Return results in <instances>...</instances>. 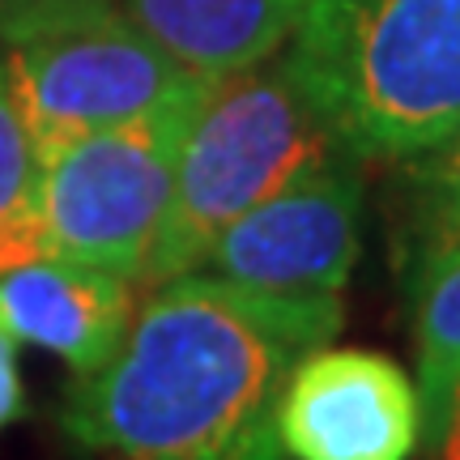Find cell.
<instances>
[{"label":"cell","instance_id":"15","mask_svg":"<svg viewBox=\"0 0 460 460\" xmlns=\"http://www.w3.org/2000/svg\"><path fill=\"white\" fill-rule=\"evenodd\" d=\"M31 4H39V0H0V17L17 13V9H31Z\"/></svg>","mask_w":460,"mask_h":460},{"label":"cell","instance_id":"7","mask_svg":"<svg viewBox=\"0 0 460 460\" xmlns=\"http://www.w3.org/2000/svg\"><path fill=\"white\" fill-rule=\"evenodd\" d=\"M427 435L418 379L362 345H315L278 401L286 460H410Z\"/></svg>","mask_w":460,"mask_h":460},{"label":"cell","instance_id":"14","mask_svg":"<svg viewBox=\"0 0 460 460\" xmlns=\"http://www.w3.org/2000/svg\"><path fill=\"white\" fill-rule=\"evenodd\" d=\"M427 447H430V460H460V393L447 401L439 422L430 427Z\"/></svg>","mask_w":460,"mask_h":460},{"label":"cell","instance_id":"3","mask_svg":"<svg viewBox=\"0 0 460 460\" xmlns=\"http://www.w3.org/2000/svg\"><path fill=\"white\" fill-rule=\"evenodd\" d=\"M341 149L337 132L290 77L281 51L209 82L183 132L171 205L137 286L149 290L200 269L234 217Z\"/></svg>","mask_w":460,"mask_h":460},{"label":"cell","instance_id":"2","mask_svg":"<svg viewBox=\"0 0 460 460\" xmlns=\"http://www.w3.org/2000/svg\"><path fill=\"white\" fill-rule=\"evenodd\" d=\"M281 60L362 166L460 124V0H303Z\"/></svg>","mask_w":460,"mask_h":460},{"label":"cell","instance_id":"5","mask_svg":"<svg viewBox=\"0 0 460 460\" xmlns=\"http://www.w3.org/2000/svg\"><path fill=\"white\" fill-rule=\"evenodd\" d=\"M200 94L85 132L39 163L31 200L48 256L107 269L137 286L171 205L183 132Z\"/></svg>","mask_w":460,"mask_h":460},{"label":"cell","instance_id":"9","mask_svg":"<svg viewBox=\"0 0 460 460\" xmlns=\"http://www.w3.org/2000/svg\"><path fill=\"white\" fill-rule=\"evenodd\" d=\"M124 13L205 82L286 48L303 0H119Z\"/></svg>","mask_w":460,"mask_h":460},{"label":"cell","instance_id":"10","mask_svg":"<svg viewBox=\"0 0 460 460\" xmlns=\"http://www.w3.org/2000/svg\"><path fill=\"white\" fill-rule=\"evenodd\" d=\"M388 188V256L410 295L435 264L460 252V124L444 141L393 163Z\"/></svg>","mask_w":460,"mask_h":460},{"label":"cell","instance_id":"6","mask_svg":"<svg viewBox=\"0 0 460 460\" xmlns=\"http://www.w3.org/2000/svg\"><path fill=\"white\" fill-rule=\"evenodd\" d=\"M362 163L341 149L234 217L200 269L269 295H341L362 256Z\"/></svg>","mask_w":460,"mask_h":460},{"label":"cell","instance_id":"11","mask_svg":"<svg viewBox=\"0 0 460 460\" xmlns=\"http://www.w3.org/2000/svg\"><path fill=\"white\" fill-rule=\"evenodd\" d=\"M413 354H418V393L427 413V435L460 393V252L435 264L413 286ZM422 435V439H427Z\"/></svg>","mask_w":460,"mask_h":460},{"label":"cell","instance_id":"1","mask_svg":"<svg viewBox=\"0 0 460 460\" xmlns=\"http://www.w3.org/2000/svg\"><path fill=\"white\" fill-rule=\"evenodd\" d=\"M345 324L341 295H269L192 269L149 286L128 332L65 396L82 460H286L278 401Z\"/></svg>","mask_w":460,"mask_h":460},{"label":"cell","instance_id":"8","mask_svg":"<svg viewBox=\"0 0 460 460\" xmlns=\"http://www.w3.org/2000/svg\"><path fill=\"white\" fill-rule=\"evenodd\" d=\"M132 290L137 286L119 273L43 256L0 273V324L13 341L65 358L73 376H90L128 332Z\"/></svg>","mask_w":460,"mask_h":460},{"label":"cell","instance_id":"12","mask_svg":"<svg viewBox=\"0 0 460 460\" xmlns=\"http://www.w3.org/2000/svg\"><path fill=\"white\" fill-rule=\"evenodd\" d=\"M34 171L39 163H34L31 137L22 128V115H17L9 77H4V60H0V214L31 197Z\"/></svg>","mask_w":460,"mask_h":460},{"label":"cell","instance_id":"4","mask_svg":"<svg viewBox=\"0 0 460 460\" xmlns=\"http://www.w3.org/2000/svg\"><path fill=\"white\" fill-rule=\"evenodd\" d=\"M0 60L34 163L209 85L158 48L119 0H39L0 17Z\"/></svg>","mask_w":460,"mask_h":460},{"label":"cell","instance_id":"13","mask_svg":"<svg viewBox=\"0 0 460 460\" xmlns=\"http://www.w3.org/2000/svg\"><path fill=\"white\" fill-rule=\"evenodd\" d=\"M22 413H26V384L17 371V341L0 324V430L13 427Z\"/></svg>","mask_w":460,"mask_h":460}]
</instances>
